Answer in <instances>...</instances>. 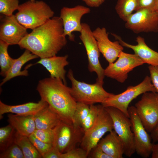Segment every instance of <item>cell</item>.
<instances>
[{"label": "cell", "instance_id": "1", "mask_svg": "<svg viewBox=\"0 0 158 158\" xmlns=\"http://www.w3.org/2000/svg\"><path fill=\"white\" fill-rule=\"evenodd\" d=\"M67 42L62 20L59 17L54 16L32 30L18 45L43 58L56 56Z\"/></svg>", "mask_w": 158, "mask_h": 158}, {"label": "cell", "instance_id": "2", "mask_svg": "<svg viewBox=\"0 0 158 158\" xmlns=\"http://www.w3.org/2000/svg\"><path fill=\"white\" fill-rule=\"evenodd\" d=\"M36 90L41 99L47 102L62 121L73 124L77 102L71 88L61 80L50 77L40 80Z\"/></svg>", "mask_w": 158, "mask_h": 158}, {"label": "cell", "instance_id": "3", "mask_svg": "<svg viewBox=\"0 0 158 158\" xmlns=\"http://www.w3.org/2000/svg\"><path fill=\"white\" fill-rule=\"evenodd\" d=\"M15 15L19 22L32 30L44 24L54 17V12L42 1H29L19 5Z\"/></svg>", "mask_w": 158, "mask_h": 158}, {"label": "cell", "instance_id": "4", "mask_svg": "<svg viewBox=\"0 0 158 158\" xmlns=\"http://www.w3.org/2000/svg\"><path fill=\"white\" fill-rule=\"evenodd\" d=\"M67 77L71 83L72 95L77 102L89 105L102 104L114 94L107 92L102 85L97 82L90 84L78 80L74 77L72 70H69Z\"/></svg>", "mask_w": 158, "mask_h": 158}, {"label": "cell", "instance_id": "5", "mask_svg": "<svg viewBox=\"0 0 158 158\" xmlns=\"http://www.w3.org/2000/svg\"><path fill=\"white\" fill-rule=\"evenodd\" d=\"M147 92H157L150 77L148 76L139 84L129 86L125 91L118 94H114L101 104L104 107L116 108L129 118L128 109L130 103L140 95Z\"/></svg>", "mask_w": 158, "mask_h": 158}, {"label": "cell", "instance_id": "6", "mask_svg": "<svg viewBox=\"0 0 158 158\" xmlns=\"http://www.w3.org/2000/svg\"><path fill=\"white\" fill-rule=\"evenodd\" d=\"M114 129L112 119L105 107L100 105L99 113L93 126L84 132L80 142L81 148L88 155L91 151L97 145L102 136L107 132Z\"/></svg>", "mask_w": 158, "mask_h": 158}, {"label": "cell", "instance_id": "7", "mask_svg": "<svg viewBox=\"0 0 158 158\" xmlns=\"http://www.w3.org/2000/svg\"><path fill=\"white\" fill-rule=\"evenodd\" d=\"M53 147L64 153L75 148L80 143L84 131L81 126L61 121L54 128Z\"/></svg>", "mask_w": 158, "mask_h": 158}, {"label": "cell", "instance_id": "8", "mask_svg": "<svg viewBox=\"0 0 158 158\" xmlns=\"http://www.w3.org/2000/svg\"><path fill=\"white\" fill-rule=\"evenodd\" d=\"M104 107L112 119L114 130L123 143L124 154L128 157H131L135 152V150L130 118L116 108Z\"/></svg>", "mask_w": 158, "mask_h": 158}, {"label": "cell", "instance_id": "9", "mask_svg": "<svg viewBox=\"0 0 158 158\" xmlns=\"http://www.w3.org/2000/svg\"><path fill=\"white\" fill-rule=\"evenodd\" d=\"M82 29L79 37L85 47L88 60V69L90 72H94L97 75L96 82L103 85L105 76L104 69L99 61L100 51L97 41L90 25L82 23Z\"/></svg>", "mask_w": 158, "mask_h": 158}, {"label": "cell", "instance_id": "10", "mask_svg": "<svg viewBox=\"0 0 158 158\" xmlns=\"http://www.w3.org/2000/svg\"><path fill=\"white\" fill-rule=\"evenodd\" d=\"M135 107L145 129L151 133L158 123V93H143Z\"/></svg>", "mask_w": 158, "mask_h": 158}, {"label": "cell", "instance_id": "11", "mask_svg": "<svg viewBox=\"0 0 158 158\" xmlns=\"http://www.w3.org/2000/svg\"><path fill=\"white\" fill-rule=\"evenodd\" d=\"M128 112L132 124L135 152L142 157L147 158L151 154L153 145L151 138L140 118L135 107H129Z\"/></svg>", "mask_w": 158, "mask_h": 158}, {"label": "cell", "instance_id": "12", "mask_svg": "<svg viewBox=\"0 0 158 158\" xmlns=\"http://www.w3.org/2000/svg\"><path fill=\"white\" fill-rule=\"evenodd\" d=\"M144 62L136 54L122 51L117 60L109 64L104 69V75L123 83L126 80L128 73L135 67L142 65Z\"/></svg>", "mask_w": 158, "mask_h": 158}, {"label": "cell", "instance_id": "13", "mask_svg": "<svg viewBox=\"0 0 158 158\" xmlns=\"http://www.w3.org/2000/svg\"><path fill=\"white\" fill-rule=\"evenodd\" d=\"M135 11L126 21V28L136 33L158 32V14L154 10L143 8Z\"/></svg>", "mask_w": 158, "mask_h": 158}, {"label": "cell", "instance_id": "14", "mask_svg": "<svg viewBox=\"0 0 158 158\" xmlns=\"http://www.w3.org/2000/svg\"><path fill=\"white\" fill-rule=\"evenodd\" d=\"M90 11L89 8L81 5L72 8L64 7L61 9L59 17L62 21L64 35L66 36H68L70 41L75 40L73 32H81L82 29L81 18Z\"/></svg>", "mask_w": 158, "mask_h": 158}, {"label": "cell", "instance_id": "15", "mask_svg": "<svg viewBox=\"0 0 158 158\" xmlns=\"http://www.w3.org/2000/svg\"><path fill=\"white\" fill-rule=\"evenodd\" d=\"M4 16L0 25V40L9 45L18 44L28 34L27 29L19 22L15 15Z\"/></svg>", "mask_w": 158, "mask_h": 158}, {"label": "cell", "instance_id": "16", "mask_svg": "<svg viewBox=\"0 0 158 158\" xmlns=\"http://www.w3.org/2000/svg\"><path fill=\"white\" fill-rule=\"evenodd\" d=\"M92 32L100 52L109 64L114 62L123 51V46L118 41L110 40L108 33L104 27H97Z\"/></svg>", "mask_w": 158, "mask_h": 158}, {"label": "cell", "instance_id": "17", "mask_svg": "<svg viewBox=\"0 0 158 158\" xmlns=\"http://www.w3.org/2000/svg\"><path fill=\"white\" fill-rule=\"evenodd\" d=\"M113 35L123 46L131 49L134 54L137 55L144 63L150 65L158 66V52L150 48L146 44L144 39L138 36L136 38L137 44H130L122 40L118 36L115 34Z\"/></svg>", "mask_w": 158, "mask_h": 158}, {"label": "cell", "instance_id": "18", "mask_svg": "<svg viewBox=\"0 0 158 158\" xmlns=\"http://www.w3.org/2000/svg\"><path fill=\"white\" fill-rule=\"evenodd\" d=\"M68 56H56L40 58L35 64L42 65L49 73L51 77L59 79L66 85V71L65 66L68 65L69 62L67 61Z\"/></svg>", "mask_w": 158, "mask_h": 158}, {"label": "cell", "instance_id": "19", "mask_svg": "<svg viewBox=\"0 0 158 158\" xmlns=\"http://www.w3.org/2000/svg\"><path fill=\"white\" fill-rule=\"evenodd\" d=\"M48 105L47 102L41 99L37 103L29 102L16 105H7L0 100V119L3 117V114L9 113L20 116H34Z\"/></svg>", "mask_w": 158, "mask_h": 158}, {"label": "cell", "instance_id": "20", "mask_svg": "<svg viewBox=\"0 0 158 158\" xmlns=\"http://www.w3.org/2000/svg\"><path fill=\"white\" fill-rule=\"evenodd\" d=\"M97 146L111 158H122L124 154L123 143L114 130L102 138Z\"/></svg>", "mask_w": 158, "mask_h": 158}, {"label": "cell", "instance_id": "21", "mask_svg": "<svg viewBox=\"0 0 158 158\" xmlns=\"http://www.w3.org/2000/svg\"><path fill=\"white\" fill-rule=\"evenodd\" d=\"M8 122L20 134L29 137L36 129L34 115L20 116L9 114Z\"/></svg>", "mask_w": 158, "mask_h": 158}, {"label": "cell", "instance_id": "22", "mask_svg": "<svg viewBox=\"0 0 158 158\" xmlns=\"http://www.w3.org/2000/svg\"><path fill=\"white\" fill-rule=\"evenodd\" d=\"M38 57L29 50L25 49L21 56L15 59L14 62L7 75L2 80L0 86L15 77L19 76H28L29 74L27 68L29 67L27 66L26 68L23 71H21L22 67L28 61Z\"/></svg>", "mask_w": 158, "mask_h": 158}, {"label": "cell", "instance_id": "23", "mask_svg": "<svg viewBox=\"0 0 158 158\" xmlns=\"http://www.w3.org/2000/svg\"><path fill=\"white\" fill-rule=\"evenodd\" d=\"M36 129L54 128L62 121L49 105L34 115Z\"/></svg>", "mask_w": 158, "mask_h": 158}, {"label": "cell", "instance_id": "24", "mask_svg": "<svg viewBox=\"0 0 158 158\" xmlns=\"http://www.w3.org/2000/svg\"><path fill=\"white\" fill-rule=\"evenodd\" d=\"M14 142L21 149L25 158H42V155L31 142L28 137L22 135L16 131Z\"/></svg>", "mask_w": 158, "mask_h": 158}, {"label": "cell", "instance_id": "25", "mask_svg": "<svg viewBox=\"0 0 158 158\" xmlns=\"http://www.w3.org/2000/svg\"><path fill=\"white\" fill-rule=\"evenodd\" d=\"M137 5V0H117L115 9L120 18L125 22L136 11Z\"/></svg>", "mask_w": 158, "mask_h": 158}, {"label": "cell", "instance_id": "26", "mask_svg": "<svg viewBox=\"0 0 158 158\" xmlns=\"http://www.w3.org/2000/svg\"><path fill=\"white\" fill-rule=\"evenodd\" d=\"M9 46L6 43L0 40V74L4 78L7 75L15 60V59L11 57L8 54V49Z\"/></svg>", "mask_w": 158, "mask_h": 158}, {"label": "cell", "instance_id": "27", "mask_svg": "<svg viewBox=\"0 0 158 158\" xmlns=\"http://www.w3.org/2000/svg\"><path fill=\"white\" fill-rule=\"evenodd\" d=\"M16 131L9 124L0 128V150L2 152L14 142Z\"/></svg>", "mask_w": 158, "mask_h": 158}, {"label": "cell", "instance_id": "28", "mask_svg": "<svg viewBox=\"0 0 158 158\" xmlns=\"http://www.w3.org/2000/svg\"><path fill=\"white\" fill-rule=\"evenodd\" d=\"M89 105L83 103L77 102L73 115V124L81 127L89 113Z\"/></svg>", "mask_w": 158, "mask_h": 158}, {"label": "cell", "instance_id": "29", "mask_svg": "<svg viewBox=\"0 0 158 158\" xmlns=\"http://www.w3.org/2000/svg\"><path fill=\"white\" fill-rule=\"evenodd\" d=\"M100 106L94 104L90 105L89 113L81 126L84 132L89 129L94 124L98 116Z\"/></svg>", "mask_w": 158, "mask_h": 158}, {"label": "cell", "instance_id": "30", "mask_svg": "<svg viewBox=\"0 0 158 158\" xmlns=\"http://www.w3.org/2000/svg\"><path fill=\"white\" fill-rule=\"evenodd\" d=\"M0 158H25V157L20 147L14 142L4 150L0 152Z\"/></svg>", "mask_w": 158, "mask_h": 158}, {"label": "cell", "instance_id": "31", "mask_svg": "<svg viewBox=\"0 0 158 158\" xmlns=\"http://www.w3.org/2000/svg\"><path fill=\"white\" fill-rule=\"evenodd\" d=\"M19 5L18 0H0V13L5 16L12 15Z\"/></svg>", "mask_w": 158, "mask_h": 158}, {"label": "cell", "instance_id": "32", "mask_svg": "<svg viewBox=\"0 0 158 158\" xmlns=\"http://www.w3.org/2000/svg\"><path fill=\"white\" fill-rule=\"evenodd\" d=\"M55 133L54 128L52 129H36L33 134L38 139L45 143L53 144Z\"/></svg>", "mask_w": 158, "mask_h": 158}, {"label": "cell", "instance_id": "33", "mask_svg": "<svg viewBox=\"0 0 158 158\" xmlns=\"http://www.w3.org/2000/svg\"><path fill=\"white\" fill-rule=\"evenodd\" d=\"M34 146L42 156L52 147V145L45 143L36 138L33 134L28 137Z\"/></svg>", "mask_w": 158, "mask_h": 158}, {"label": "cell", "instance_id": "34", "mask_svg": "<svg viewBox=\"0 0 158 158\" xmlns=\"http://www.w3.org/2000/svg\"><path fill=\"white\" fill-rule=\"evenodd\" d=\"M88 156L86 152L81 148H75L61 154V158H86Z\"/></svg>", "mask_w": 158, "mask_h": 158}, {"label": "cell", "instance_id": "35", "mask_svg": "<svg viewBox=\"0 0 158 158\" xmlns=\"http://www.w3.org/2000/svg\"><path fill=\"white\" fill-rule=\"evenodd\" d=\"M148 68L152 83L158 93V66L150 65Z\"/></svg>", "mask_w": 158, "mask_h": 158}, {"label": "cell", "instance_id": "36", "mask_svg": "<svg viewBox=\"0 0 158 158\" xmlns=\"http://www.w3.org/2000/svg\"><path fill=\"white\" fill-rule=\"evenodd\" d=\"M157 0H137V5L136 11L143 8H148L154 10Z\"/></svg>", "mask_w": 158, "mask_h": 158}, {"label": "cell", "instance_id": "37", "mask_svg": "<svg viewBox=\"0 0 158 158\" xmlns=\"http://www.w3.org/2000/svg\"><path fill=\"white\" fill-rule=\"evenodd\" d=\"M91 151H92V152L90 156L91 158H111L110 156L106 154L97 146L92 149Z\"/></svg>", "mask_w": 158, "mask_h": 158}, {"label": "cell", "instance_id": "38", "mask_svg": "<svg viewBox=\"0 0 158 158\" xmlns=\"http://www.w3.org/2000/svg\"><path fill=\"white\" fill-rule=\"evenodd\" d=\"M61 153L57 149L52 147V148L45 154L43 158H61Z\"/></svg>", "mask_w": 158, "mask_h": 158}, {"label": "cell", "instance_id": "39", "mask_svg": "<svg viewBox=\"0 0 158 158\" xmlns=\"http://www.w3.org/2000/svg\"><path fill=\"white\" fill-rule=\"evenodd\" d=\"M88 6L98 7L101 5L105 0H82Z\"/></svg>", "mask_w": 158, "mask_h": 158}, {"label": "cell", "instance_id": "40", "mask_svg": "<svg viewBox=\"0 0 158 158\" xmlns=\"http://www.w3.org/2000/svg\"><path fill=\"white\" fill-rule=\"evenodd\" d=\"M151 133V137L154 142H158V123Z\"/></svg>", "mask_w": 158, "mask_h": 158}, {"label": "cell", "instance_id": "41", "mask_svg": "<svg viewBox=\"0 0 158 158\" xmlns=\"http://www.w3.org/2000/svg\"><path fill=\"white\" fill-rule=\"evenodd\" d=\"M151 155L152 158H158V143L153 144Z\"/></svg>", "mask_w": 158, "mask_h": 158}, {"label": "cell", "instance_id": "42", "mask_svg": "<svg viewBox=\"0 0 158 158\" xmlns=\"http://www.w3.org/2000/svg\"><path fill=\"white\" fill-rule=\"evenodd\" d=\"M154 10L158 14V0H157L155 7Z\"/></svg>", "mask_w": 158, "mask_h": 158}, {"label": "cell", "instance_id": "43", "mask_svg": "<svg viewBox=\"0 0 158 158\" xmlns=\"http://www.w3.org/2000/svg\"><path fill=\"white\" fill-rule=\"evenodd\" d=\"M31 1H35V0H29Z\"/></svg>", "mask_w": 158, "mask_h": 158}]
</instances>
